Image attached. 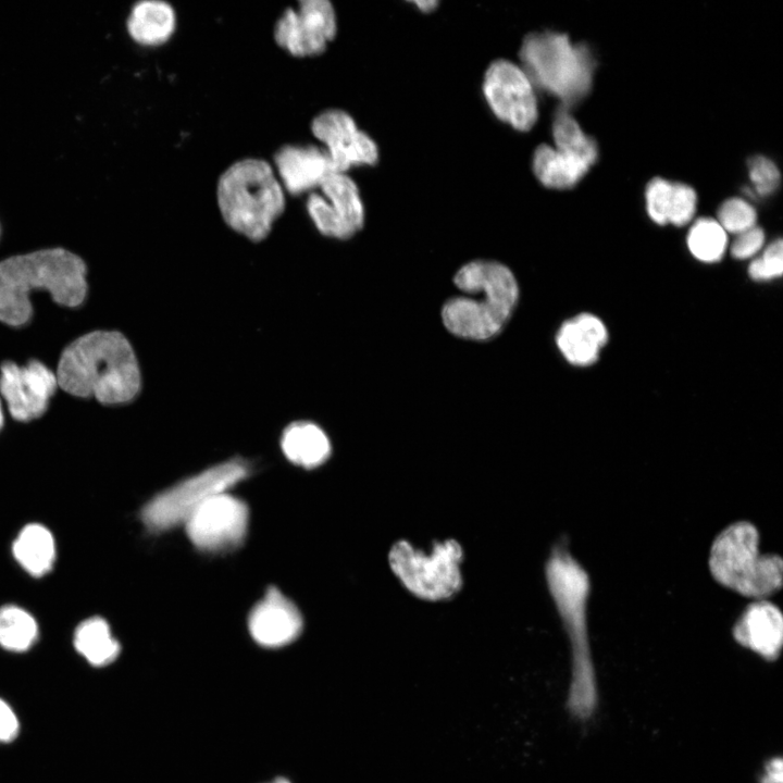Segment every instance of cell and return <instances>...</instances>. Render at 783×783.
Returning a JSON list of instances; mask_svg holds the SVG:
<instances>
[{"label":"cell","mask_w":783,"mask_h":783,"mask_svg":"<svg viewBox=\"0 0 783 783\" xmlns=\"http://www.w3.org/2000/svg\"><path fill=\"white\" fill-rule=\"evenodd\" d=\"M55 376L67 394L107 406L132 401L141 387L135 351L116 331H94L72 341L60 356Z\"/></svg>","instance_id":"1"},{"label":"cell","mask_w":783,"mask_h":783,"mask_svg":"<svg viewBox=\"0 0 783 783\" xmlns=\"http://www.w3.org/2000/svg\"><path fill=\"white\" fill-rule=\"evenodd\" d=\"M87 266L63 248H48L0 261V322L18 327L33 316L29 296L48 291L58 304L74 308L87 294Z\"/></svg>","instance_id":"2"},{"label":"cell","mask_w":783,"mask_h":783,"mask_svg":"<svg viewBox=\"0 0 783 783\" xmlns=\"http://www.w3.org/2000/svg\"><path fill=\"white\" fill-rule=\"evenodd\" d=\"M549 594L569 636L572 649L571 712L588 717L596 706V684L587 634L588 573L564 544L556 545L545 564Z\"/></svg>","instance_id":"3"},{"label":"cell","mask_w":783,"mask_h":783,"mask_svg":"<svg viewBox=\"0 0 783 783\" xmlns=\"http://www.w3.org/2000/svg\"><path fill=\"white\" fill-rule=\"evenodd\" d=\"M453 283L464 295L444 303L445 327L458 337L474 340L498 334L519 297L518 283L510 269L496 261L475 260L457 271Z\"/></svg>","instance_id":"4"},{"label":"cell","mask_w":783,"mask_h":783,"mask_svg":"<svg viewBox=\"0 0 783 783\" xmlns=\"http://www.w3.org/2000/svg\"><path fill=\"white\" fill-rule=\"evenodd\" d=\"M216 202L228 227L258 243L270 235L285 211L286 196L272 164L260 158H245L220 175Z\"/></svg>","instance_id":"5"},{"label":"cell","mask_w":783,"mask_h":783,"mask_svg":"<svg viewBox=\"0 0 783 783\" xmlns=\"http://www.w3.org/2000/svg\"><path fill=\"white\" fill-rule=\"evenodd\" d=\"M709 570L722 586L745 597L766 599L783 582V560L779 555L759 551V532L749 521L724 527L713 539Z\"/></svg>","instance_id":"6"},{"label":"cell","mask_w":783,"mask_h":783,"mask_svg":"<svg viewBox=\"0 0 783 783\" xmlns=\"http://www.w3.org/2000/svg\"><path fill=\"white\" fill-rule=\"evenodd\" d=\"M523 70L534 86L558 98L568 108L588 95L595 59L583 44H573L567 34L531 33L520 49Z\"/></svg>","instance_id":"7"},{"label":"cell","mask_w":783,"mask_h":783,"mask_svg":"<svg viewBox=\"0 0 783 783\" xmlns=\"http://www.w3.org/2000/svg\"><path fill=\"white\" fill-rule=\"evenodd\" d=\"M252 470L248 460L237 457L210 467L156 495L142 507L140 519L154 534L185 524L201 505L227 493L249 477Z\"/></svg>","instance_id":"8"},{"label":"cell","mask_w":783,"mask_h":783,"mask_svg":"<svg viewBox=\"0 0 783 783\" xmlns=\"http://www.w3.org/2000/svg\"><path fill=\"white\" fill-rule=\"evenodd\" d=\"M463 557L461 545L453 538L435 542L430 554L400 539L390 547L388 563L409 593L423 600L439 601L460 592Z\"/></svg>","instance_id":"9"},{"label":"cell","mask_w":783,"mask_h":783,"mask_svg":"<svg viewBox=\"0 0 783 783\" xmlns=\"http://www.w3.org/2000/svg\"><path fill=\"white\" fill-rule=\"evenodd\" d=\"M336 33V13L328 0H301L279 15L273 38L290 55L311 58L322 54Z\"/></svg>","instance_id":"10"},{"label":"cell","mask_w":783,"mask_h":783,"mask_svg":"<svg viewBox=\"0 0 783 783\" xmlns=\"http://www.w3.org/2000/svg\"><path fill=\"white\" fill-rule=\"evenodd\" d=\"M483 95L493 113L517 130H530L537 121L538 107L534 85L519 65L496 60L487 67Z\"/></svg>","instance_id":"11"},{"label":"cell","mask_w":783,"mask_h":783,"mask_svg":"<svg viewBox=\"0 0 783 783\" xmlns=\"http://www.w3.org/2000/svg\"><path fill=\"white\" fill-rule=\"evenodd\" d=\"M308 194L306 209L315 228L336 239L352 237L364 224V207L355 181L346 173H332Z\"/></svg>","instance_id":"12"},{"label":"cell","mask_w":783,"mask_h":783,"mask_svg":"<svg viewBox=\"0 0 783 783\" xmlns=\"http://www.w3.org/2000/svg\"><path fill=\"white\" fill-rule=\"evenodd\" d=\"M249 510L239 498L223 493L201 505L184 524L191 544L210 552L237 548L245 539Z\"/></svg>","instance_id":"13"},{"label":"cell","mask_w":783,"mask_h":783,"mask_svg":"<svg viewBox=\"0 0 783 783\" xmlns=\"http://www.w3.org/2000/svg\"><path fill=\"white\" fill-rule=\"evenodd\" d=\"M312 135L323 144L335 172L346 173L352 166L373 165L378 159L374 140L360 130L352 116L340 109H327L313 117Z\"/></svg>","instance_id":"14"},{"label":"cell","mask_w":783,"mask_h":783,"mask_svg":"<svg viewBox=\"0 0 783 783\" xmlns=\"http://www.w3.org/2000/svg\"><path fill=\"white\" fill-rule=\"evenodd\" d=\"M58 387L55 373L38 360L0 365V394L11 417L21 422L40 418Z\"/></svg>","instance_id":"15"},{"label":"cell","mask_w":783,"mask_h":783,"mask_svg":"<svg viewBox=\"0 0 783 783\" xmlns=\"http://www.w3.org/2000/svg\"><path fill=\"white\" fill-rule=\"evenodd\" d=\"M273 165L281 185L290 196L319 189L335 172L324 148L314 145H283L273 156Z\"/></svg>","instance_id":"16"},{"label":"cell","mask_w":783,"mask_h":783,"mask_svg":"<svg viewBox=\"0 0 783 783\" xmlns=\"http://www.w3.org/2000/svg\"><path fill=\"white\" fill-rule=\"evenodd\" d=\"M253 641L262 647L279 648L298 638L303 629L301 613L276 587H269L248 618Z\"/></svg>","instance_id":"17"},{"label":"cell","mask_w":783,"mask_h":783,"mask_svg":"<svg viewBox=\"0 0 783 783\" xmlns=\"http://www.w3.org/2000/svg\"><path fill=\"white\" fill-rule=\"evenodd\" d=\"M733 636L742 646L763 658L775 659L783 642L781 610L767 599L754 600L735 622Z\"/></svg>","instance_id":"18"},{"label":"cell","mask_w":783,"mask_h":783,"mask_svg":"<svg viewBox=\"0 0 783 783\" xmlns=\"http://www.w3.org/2000/svg\"><path fill=\"white\" fill-rule=\"evenodd\" d=\"M607 340L606 326L589 313H581L563 322L556 336L560 352L574 365L594 363Z\"/></svg>","instance_id":"19"},{"label":"cell","mask_w":783,"mask_h":783,"mask_svg":"<svg viewBox=\"0 0 783 783\" xmlns=\"http://www.w3.org/2000/svg\"><path fill=\"white\" fill-rule=\"evenodd\" d=\"M176 24V12L170 3L161 0H145L132 8L126 27L134 41L154 47L172 38Z\"/></svg>","instance_id":"20"},{"label":"cell","mask_w":783,"mask_h":783,"mask_svg":"<svg viewBox=\"0 0 783 783\" xmlns=\"http://www.w3.org/2000/svg\"><path fill=\"white\" fill-rule=\"evenodd\" d=\"M281 447L290 462L306 469L320 467L332 452L325 432L309 421H297L287 425L281 437Z\"/></svg>","instance_id":"21"},{"label":"cell","mask_w":783,"mask_h":783,"mask_svg":"<svg viewBox=\"0 0 783 783\" xmlns=\"http://www.w3.org/2000/svg\"><path fill=\"white\" fill-rule=\"evenodd\" d=\"M592 165L593 163L583 157L548 145L538 146L532 160V169L537 179L544 186L554 189L575 186Z\"/></svg>","instance_id":"22"},{"label":"cell","mask_w":783,"mask_h":783,"mask_svg":"<svg viewBox=\"0 0 783 783\" xmlns=\"http://www.w3.org/2000/svg\"><path fill=\"white\" fill-rule=\"evenodd\" d=\"M16 561L34 576L50 572L55 559L52 534L41 524L32 523L22 529L12 546Z\"/></svg>","instance_id":"23"},{"label":"cell","mask_w":783,"mask_h":783,"mask_svg":"<svg viewBox=\"0 0 783 783\" xmlns=\"http://www.w3.org/2000/svg\"><path fill=\"white\" fill-rule=\"evenodd\" d=\"M74 647L94 667L112 663L121 652L120 643L113 637L107 621L92 617L83 621L74 633Z\"/></svg>","instance_id":"24"},{"label":"cell","mask_w":783,"mask_h":783,"mask_svg":"<svg viewBox=\"0 0 783 783\" xmlns=\"http://www.w3.org/2000/svg\"><path fill=\"white\" fill-rule=\"evenodd\" d=\"M37 637V622L26 610L13 605L0 608V646L22 652L28 650Z\"/></svg>","instance_id":"25"},{"label":"cell","mask_w":783,"mask_h":783,"mask_svg":"<svg viewBox=\"0 0 783 783\" xmlns=\"http://www.w3.org/2000/svg\"><path fill=\"white\" fill-rule=\"evenodd\" d=\"M552 137L555 148L583 157L593 164L596 162L598 148L595 140L583 132L566 107H560L555 113Z\"/></svg>","instance_id":"26"},{"label":"cell","mask_w":783,"mask_h":783,"mask_svg":"<svg viewBox=\"0 0 783 783\" xmlns=\"http://www.w3.org/2000/svg\"><path fill=\"white\" fill-rule=\"evenodd\" d=\"M726 245V233L714 219L700 217L689 228L687 247L691 253L703 262L719 261Z\"/></svg>","instance_id":"27"},{"label":"cell","mask_w":783,"mask_h":783,"mask_svg":"<svg viewBox=\"0 0 783 783\" xmlns=\"http://www.w3.org/2000/svg\"><path fill=\"white\" fill-rule=\"evenodd\" d=\"M755 208L745 199L732 197L722 202L718 210V222L725 233L741 234L756 226Z\"/></svg>","instance_id":"28"},{"label":"cell","mask_w":783,"mask_h":783,"mask_svg":"<svg viewBox=\"0 0 783 783\" xmlns=\"http://www.w3.org/2000/svg\"><path fill=\"white\" fill-rule=\"evenodd\" d=\"M748 175L753 192L761 198L773 195L781 181L775 163L763 156H755L748 160Z\"/></svg>","instance_id":"29"},{"label":"cell","mask_w":783,"mask_h":783,"mask_svg":"<svg viewBox=\"0 0 783 783\" xmlns=\"http://www.w3.org/2000/svg\"><path fill=\"white\" fill-rule=\"evenodd\" d=\"M697 207L696 191L688 185L673 182L668 210V223L683 226L692 221Z\"/></svg>","instance_id":"30"},{"label":"cell","mask_w":783,"mask_h":783,"mask_svg":"<svg viewBox=\"0 0 783 783\" xmlns=\"http://www.w3.org/2000/svg\"><path fill=\"white\" fill-rule=\"evenodd\" d=\"M672 183L662 177H655L647 184L645 189L647 213L659 225L668 223Z\"/></svg>","instance_id":"31"},{"label":"cell","mask_w":783,"mask_h":783,"mask_svg":"<svg viewBox=\"0 0 783 783\" xmlns=\"http://www.w3.org/2000/svg\"><path fill=\"white\" fill-rule=\"evenodd\" d=\"M783 271V244L778 239L770 244L762 256L754 260L748 272L756 281H768L780 277Z\"/></svg>","instance_id":"32"},{"label":"cell","mask_w":783,"mask_h":783,"mask_svg":"<svg viewBox=\"0 0 783 783\" xmlns=\"http://www.w3.org/2000/svg\"><path fill=\"white\" fill-rule=\"evenodd\" d=\"M765 243V233L760 227L753 228L737 235L732 244L731 252L736 259H747L756 254Z\"/></svg>","instance_id":"33"},{"label":"cell","mask_w":783,"mask_h":783,"mask_svg":"<svg viewBox=\"0 0 783 783\" xmlns=\"http://www.w3.org/2000/svg\"><path fill=\"white\" fill-rule=\"evenodd\" d=\"M20 730L18 719L12 708L0 699V743L13 741Z\"/></svg>","instance_id":"34"},{"label":"cell","mask_w":783,"mask_h":783,"mask_svg":"<svg viewBox=\"0 0 783 783\" xmlns=\"http://www.w3.org/2000/svg\"><path fill=\"white\" fill-rule=\"evenodd\" d=\"M414 3L420 10H422L424 12H428V11L433 10L437 4L435 1H430V0L428 1H415Z\"/></svg>","instance_id":"35"},{"label":"cell","mask_w":783,"mask_h":783,"mask_svg":"<svg viewBox=\"0 0 783 783\" xmlns=\"http://www.w3.org/2000/svg\"><path fill=\"white\" fill-rule=\"evenodd\" d=\"M266 783H291V782L286 778L279 776V778H275L274 780L266 782Z\"/></svg>","instance_id":"36"},{"label":"cell","mask_w":783,"mask_h":783,"mask_svg":"<svg viewBox=\"0 0 783 783\" xmlns=\"http://www.w3.org/2000/svg\"><path fill=\"white\" fill-rule=\"evenodd\" d=\"M3 423H4V415H3L2 406H1V400H0V430H1L2 426H3Z\"/></svg>","instance_id":"37"}]
</instances>
